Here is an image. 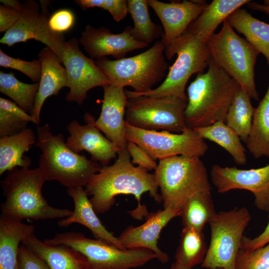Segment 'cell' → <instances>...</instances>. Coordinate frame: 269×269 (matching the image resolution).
Segmentation results:
<instances>
[{
    "mask_svg": "<svg viewBox=\"0 0 269 269\" xmlns=\"http://www.w3.org/2000/svg\"><path fill=\"white\" fill-rule=\"evenodd\" d=\"M118 158L111 165L102 166L85 186V190L97 214L110 210L119 195H132L137 202V206L130 212L131 215L138 220L148 215L146 207L141 205V197L145 192L158 203L162 202L159 187L154 173L132 163L131 156L126 148L118 152Z\"/></svg>",
    "mask_w": 269,
    "mask_h": 269,
    "instance_id": "obj_1",
    "label": "cell"
},
{
    "mask_svg": "<svg viewBox=\"0 0 269 269\" xmlns=\"http://www.w3.org/2000/svg\"><path fill=\"white\" fill-rule=\"evenodd\" d=\"M206 72L198 73L187 88L186 127L194 129L225 122L239 85L210 58Z\"/></svg>",
    "mask_w": 269,
    "mask_h": 269,
    "instance_id": "obj_2",
    "label": "cell"
},
{
    "mask_svg": "<svg viewBox=\"0 0 269 269\" xmlns=\"http://www.w3.org/2000/svg\"><path fill=\"white\" fill-rule=\"evenodd\" d=\"M46 178L39 168H14L7 171L0 181L4 201L2 215L22 221L62 219L73 211L50 205L44 198L42 188Z\"/></svg>",
    "mask_w": 269,
    "mask_h": 269,
    "instance_id": "obj_3",
    "label": "cell"
},
{
    "mask_svg": "<svg viewBox=\"0 0 269 269\" xmlns=\"http://www.w3.org/2000/svg\"><path fill=\"white\" fill-rule=\"evenodd\" d=\"M35 146L42 152L38 167L47 181H57L67 188L85 186L102 167L100 163L73 151L63 134H53L47 124L37 126Z\"/></svg>",
    "mask_w": 269,
    "mask_h": 269,
    "instance_id": "obj_4",
    "label": "cell"
},
{
    "mask_svg": "<svg viewBox=\"0 0 269 269\" xmlns=\"http://www.w3.org/2000/svg\"><path fill=\"white\" fill-rule=\"evenodd\" d=\"M154 174L164 208L181 210L195 194L212 191L207 169L198 157L176 155L160 160Z\"/></svg>",
    "mask_w": 269,
    "mask_h": 269,
    "instance_id": "obj_5",
    "label": "cell"
},
{
    "mask_svg": "<svg viewBox=\"0 0 269 269\" xmlns=\"http://www.w3.org/2000/svg\"><path fill=\"white\" fill-rule=\"evenodd\" d=\"M210 58L249 94L258 101L255 67L259 52L239 36L226 20L217 33L207 41Z\"/></svg>",
    "mask_w": 269,
    "mask_h": 269,
    "instance_id": "obj_6",
    "label": "cell"
},
{
    "mask_svg": "<svg viewBox=\"0 0 269 269\" xmlns=\"http://www.w3.org/2000/svg\"><path fill=\"white\" fill-rule=\"evenodd\" d=\"M166 58L177 57L163 82L157 88L143 93L125 90L127 98L137 96L163 97L174 96L187 99L186 84L194 74L204 72L210 59L206 42L186 32L175 42L165 49Z\"/></svg>",
    "mask_w": 269,
    "mask_h": 269,
    "instance_id": "obj_7",
    "label": "cell"
},
{
    "mask_svg": "<svg viewBox=\"0 0 269 269\" xmlns=\"http://www.w3.org/2000/svg\"><path fill=\"white\" fill-rule=\"evenodd\" d=\"M165 46L157 41L147 50L136 55L118 60L106 57L95 60L111 83L134 91L143 93L166 77L168 65L164 56Z\"/></svg>",
    "mask_w": 269,
    "mask_h": 269,
    "instance_id": "obj_8",
    "label": "cell"
},
{
    "mask_svg": "<svg viewBox=\"0 0 269 269\" xmlns=\"http://www.w3.org/2000/svg\"><path fill=\"white\" fill-rule=\"evenodd\" d=\"M44 242L65 245L78 251L86 258L89 269H132L157 259L154 253L146 249L123 250L106 241L73 231L58 233Z\"/></svg>",
    "mask_w": 269,
    "mask_h": 269,
    "instance_id": "obj_9",
    "label": "cell"
},
{
    "mask_svg": "<svg viewBox=\"0 0 269 269\" xmlns=\"http://www.w3.org/2000/svg\"><path fill=\"white\" fill-rule=\"evenodd\" d=\"M251 220V214L245 207L217 213L208 223L210 241L201 267L235 269L244 232Z\"/></svg>",
    "mask_w": 269,
    "mask_h": 269,
    "instance_id": "obj_10",
    "label": "cell"
},
{
    "mask_svg": "<svg viewBox=\"0 0 269 269\" xmlns=\"http://www.w3.org/2000/svg\"><path fill=\"white\" fill-rule=\"evenodd\" d=\"M187 104V99L174 96L128 98L126 122L146 130L181 133L187 128L184 117Z\"/></svg>",
    "mask_w": 269,
    "mask_h": 269,
    "instance_id": "obj_11",
    "label": "cell"
},
{
    "mask_svg": "<svg viewBox=\"0 0 269 269\" xmlns=\"http://www.w3.org/2000/svg\"><path fill=\"white\" fill-rule=\"evenodd\" d=\"M125 134L127 141L138 145L155 160L176 155L200 157L208 149L204 139L188 128L181 133H174L139 129L126 122Z\"/></svg>",
    "mask_w": 269,
    "mask_h": 269,
    "instance_id": "obj_12",
    "label": "cell"
},
{
    "mask_svg": "<svg viewBox=\"0 0 269 269\" xmlns=\"http://www.w3.org/2000/svg\"><path fill=\"white\" fill-rule=\"evenodd\" d=\"M40 5L29 0L22 3L21 14L16 23L0 40V43L11 46L29 39L39 41L52 50L61 60L65 42L62 33L53 31L49 26V12L46 1Z\"/></svg>",
    "mask_w": 269,
    "mask_h": 269,
    "instance_id": "obj_13",
    "label": "cell"
},
{
    "mask_svg": "<svg viewBox=\"0 0 269 269\" xmlns=\"http://www.w3.org/2000/svg\"><path fill=\"white\" fill-rule=\"evenodd\" d=\"M75 37L65 41L61 62L65 68L69 92L66 99L82 105L92 88L111 84L104 72L92 58L86 56Z\"/></svg>",
    "mask_w": 269,
    "mask_h": 269,
    "instance_id": "obj_14",
    "label": "cell"
},
{
    "mask_svg": "<svg viewBox=\"0 0 269 269\" xmlns=\"http://www.w3.org/2000/svg\"><path fill=\"white\" fill-rule=\"evenodd\" d=\"M210 177L218 193L234 189L249 191L254 196L256 207L261 211H269V164L249 169L215 164Z\"/></svg>",
    "mask_w": 269,
    "mask_h": 269,
    "instance_id": "obj_15",
    "label": "cell"
},
{
    "mask_svg": "<svg viewBox=\"0 0 269 269\" xmlns=\"http://www.w3.org/2000/svg\"><path fill=\"white\" fill-rule=\"evenodd\" d=\"M132 26L126 27L120 33H113L104 26H86L79 39V43L92 59H99L111 55L115 60L125 58L131 51L143 48L148 44L135 40Z\"/></svg>",
    "mask_w": 269,
    "mask_h": 269,
    "instance_id": "obj_16",
    "label": "cell"
},
{
    "mask_svg": "<svg viewBox=\"0 0 269 269\" xmlns=\"http://www.w3.org/2000/svg\"><path fill=\"white\" fill-rule=\"evenodd\" d=\"M162 24L161 41L165 49L178 40L208 4L205 0H183L164 2L147 0Z\"/></svg>",
    "mask_w": 269,
    "mask_h": 269,
    "instance_id": "obj_17",
    "label": "cell"
},
{
    "mask_svg": "<svg viewBox=\"0 0 269 269\" xmlns=\"http://www.w3.org/2000/svg\"><path fill=\"white\" fill-rule=\"evenodd\" d=\"M84 120L86 123L84 125L76 120L68 124L69 136L66 143L76 153L86 151L91 154V159L102 166H106L121 149L101 134L95 125L96 120L93 116L86 113Z\"/></svg>",
    "mask_w": 269,
    "mask_h": 269,
    "instance_id": "obj_18",
    "label": "cell"
},
{
    "mask_svg": "<svg viewBox=\"0 0 269 269\" xmlns=\"http://www.w3.org/2000/svg\"><path fill=\"white\" fill-rule=\"evenodd\" d=\"M180 210L170 208L159 210L146 216V221L137 226H129L118 237L126 249L143 248L155 254L162 264L169 260L167 254L158 247V240L162 229L174 218L180 216Z\"/></svg>",
    "mask_w": 269,
    "mask_h": 269,
    "instance_id": "obj_19",
    "label": "cell"
},
{
    "mask_svg": "<svg viewBox=\"0 0 269 269\" xmlns=\"http://www.w3.org/2000/svg\"><path fill=\"white\" fill-rule=\"evenodd\" d=\"M104 99L96 127L120 149L126 147L125 114L128 98L125 89L112 84L102 87Z\"/></svg>",
    "mask_w": 269,
    "mask_h": 269,
    "instance_id": "obj_20",
    "label": "cell"
},
{
    "mask_svg": "<svg viewBox=\"0 0 269 269\" xmlns=\"http://www.w3.org/2000/svg\"><path fill=\"white\" fill-rule=\"evenodd\" d=\"M38 56L41 62V73L39 89L31 114L34 124L37 125L41 122V111L46 99L57 95L63 87H68L66 71L61 65L58 56L47 47L42 48Z\"/></svg>",
    "mask_w": 269,
    "mask_h": 269,
    "instance_id": "obj_21",
    "label": "cell"
},
{
    "mask_svg": "<svg viewBox=\"0 0 269 269\" xmlns=\"http://www.w3.org/2000/svg\"><path fill=\"white\" fill-rule=\"evenodd\" d=\"M67 193L73 200L74 209L71 215L58 221L60 227H67L74 223L80 224L88 228L95 239L106 241L121 249L127 250L123 246L119 238L115 237L103 225L83 187L67 188Z\"/></svg>",
    "mask_w": 269,
    "mask_h": 269,
    "instance_id": "obj_22",
    "label": "cell"
},
{
    "mask_svg": "<svg viewBox=\"0 0 269 269\" xmlns=\"http://www.w3.org/2000/svg\"><path fill=\"white\" fill-rule=\"evenodd\" d=\"M21 244L41 258L50 269H89L86 258L68 246L47 244L34 233Z\"/></svg>",
    "mask_w": 269,
    "mask_h": 269,
    "instance_id": "obj_23",
    "label": "cell"
},
{
    "mask_svg": "<svg viewBox=\"0 0 269 269\" xmlns=\"http://www.w3.org/2000/svg\"><path fill=\"white\" fill-rule=\"evenodd\" d=\"M34 230L33 225L0 215V269H19V244Z\"/></svg>",
    "mask_w": 269,
    "mask_h": 269,
    "instance_id": "obj_24",
    "label": "cell"
},
{
    "mask_svg": "<svg viewBox=\"0 0 269 269\" xmlns=\"http://www.w3.org/2000/svg\"><path fill=\"white\" fill-rule=\"evenodd\" d=\"M249 0H213L189 26L186 32L207 42L219 25Z\"/></svg>",
    "mask_w": 269,
    "mask_h": 269,
    "instance_id": "obj_25",
    "label": "cell"
},
{
    "mask_svg": "<svg viewBox=\"0 0 269 269\" xmlns=\"http://www.w3.org/2000/svg\"><path fill=\"white\" fill-rule=\"evenodd\" d=\"M36 138L30 128L0 137V175L16 167L29 168L31 161L23 154L36 143Z\"/></svg>",
    "mask_w": 269,
    "mask_h": 269,
    "instance_id": "obj_26",
    "label": "cell"
},
{
    "mask_svg": "<svg viewBox=\"0 0 269 269\" xmlns=\"http://www.w3.org/2000/svg\"><path fill=\"white\" fill-rule=\"evenodd\" d=\"M226 20L264 55L269 66V24L258 19L245 9L240 8L233 12Z\"/></svg>",
    "mask_w": 269,
    "mask_h": 269,
    "instance_id": "obj_27",
    "label": "cell"
},
{
    "mask_svg": "<svg viewBox=\"0 0 269 269\" xmlns=\"http://www.w3.org/2000/svg\"><path fill=\"white\" fill-rule=\"evenodd\" d=\"M207 249L203 232L183 228L170 269H192L202 263Z\"/></svg>",
    "mask_w": 269,
    "mask_h": 269,
    "instance_id": "obj_28",
    "label": "cell"
},
{
    "mask_svg": "<svg viewBox=\"0 0 269 269\" xmlns=\"http://www.w3.org/2000/svg\"><path fill=\"white\" fill-rule=\"evenodd\" d=\"M246 143L255 158L269 157V85L255 108L251 132Z\"/></svg>",
    "mask_w": 269,
    "mask_h": 269,
    "instance_id": "obj_29",
    "label": "cell"
},
{
    "mask_svg": "<svg viewBox=\"0 0 269 269\" xmlns=\"http://www.w3.org/2000/svg\"><path fill=\"white\" fill-rule=\"evenodd\" d=\"M194 130L203 138L213 141L226 150L238 165L247 162L246 149L239 135L224 121Z\"/></svg>",
    "mask_w": 269,
    "mask_h": 269,
    "instance_id": "obj_30",
    "label": "cell"
},
{
    "mask_svg": "<svg viewBox=\"0 0 269 269\" xmlns=\"http://www.w3.org/2000/svg\"><path fill=\"white\" fill-rule=\"evenodd\" d=\"M183 228H190L203 232L205 225L217 212L211 191L198 192L190 197L180 210Z\"/></svg>",
    "mask_w": 269,
    "mask_h": 269,
    "instance_id": "obj_31",
    "label": "cell"
},
{
    "mask_svg": "<svg viewBox=\"0 0 269 269\" xmlns=\"http://www.w3.org/2000/svg\"><path fill=\"white\" fill-rule=\"evenodd\" d=\"M248 92L238 85L225 119L226 124L246 142L251 132L255 108Z\"/></svg>",
    "mask_w": 269,
    "mask_h": 269,
    "instance_id": "obj_32",
    "label": "cell"
},
{
    "mask_svg": "<svg viewBox=\"0 0 269 269\" xmlns=\"http://www.w3.org/2000/svg\"><path fill=\"white\" fill-rule=\"evenodd\" d=\"M148 6L147 0H128V11L134 21L132 35L135 40L149 45L162 37L163 32L151 20Z\"/></svg>",
    "mask_w": 269,
    "mask_h": 269,
    "instance_id": "obj_33",
    "label": "cell"
},
{
    "mask_svg": "<svg viewBox=\"0 0 269 269\" xmlns=\"http://www.w3.org/2000/svg\"><path fill=\"white\" fill-rule=\"evenodd\" d=\"M39 83L26 84L16 78L12 73L0 72V92L11 98L20 108L31 114Z\"/></svg>",
    "mask_w": 269,
    "mask_h": 269,
    "instance_id": "obj_34",
    "label": "cell"
},
{
    "mask_svg": "<svg viewBox=\"0 0 269 269\" xmlns=\"http://www.w3.org/2000/svg\"><path fill=\"white\" fill-rule=\"evenodd\" d=\"M235 269H269V243L253 250L240 249Z\"/></svg>",
    "mask_w": 269,
    "mask_h": 269,
    "instance_id": "obj_35",
    "label": "cell"
},
{
    "mask_svg": "<svg viewBox=\"0 0 269 269\" xmlns=\"http://www.w3.org/2000/svg\"><path fill=\"white\" fill-rule=\"evenodd\" d=\"M0 66L19 71L34 83L39 82L41 73V62L38 59L31 61L23 60L8 56L0 50Z\"/></svg>",
    "mask_w": 269,
    "mask_h": 269,
    "instance_id": "obj_36",
    "label": "cell"
},
{
    "mask_svg": "<svg viewBox=\"0 0 269 269\" xmlns=\"http://www.w3.org/2000/svg\"><path fill=\"white\" fill-rule=\"evenodd\" d=\"M75 1L84 9L97 7L107 10L117 22L124 19L128 13L127 0H77Z\"/></svg>",
    "mask_w": 269,
    "mask_h": 269,
    "instance_id": "obj_37",
    "label": "cell"
},
{
    "mask_svg": "<svg viewBox=\"0 0 269 269\" xmlns=\"http://www.w3.org/2000/svg\"><path fill=\"white\" fill-rule=\"evenodd\" d=\"M28 122L0 109V137L17 134L27 128Z\"/></svg>",
    "mask_w": 269,
    "mask_h": 269,
    "instance_id": "obj_38",
    "label": "cell"
},
{
    "mask_svg": "<svg viewBox=\"0 0 269 269\" xmlns=\"http://www.w3.org/2000/svg\"><path fill=\"white\" fill-rule=\"evenodd\" d=\"M126 148L131 157L132 158V163L133 164H137L138 166L148 171L155 170L156 169L158 163L138 145L133 142L128 141Z\"/></svg>",
    "mask_w": 269,
    "mask_h": 269,
    "instance_id": "obj_39",
    "label": "cell"
},
{
    "mask_svg": "<svg viewBox=\"0 0 269 269\" xmlns=\"http://www.w3.org/2000/svg\"><path fill=\"white\" fill-rule=\"evenodd\" d=\"M18 264L19 269H50L41 258L22 244L19 248Z\"/></svg>",
    "mask_w": 269,
    "mask_h": 269,
    "instance_id": "obj_40",
    "label": "cell"
},
{
    "mask_svg": "<svg viewBox=\"0 0 269 269\" xmlns=\"http://www.w3.org/2000/svg\"><path fill=\"white\" fill-rule=\"evenodd\" d=\"M74 16L73 12L68 9H63L57 10L50 16L49 26L54 32L62 33L69 30L73 25Z\"/></svg>",
    "mask_w": 269,
    "mask_h": 269,
    "instance_id": "obj_41",
    "label": "cell"
},
{
    "mask_svg": "<svg viewBox=\"0 0 269 269\" xmlns=\"http://www.w3.org/2000/svg\"><path fill=\"white\" fill-rule=\"evenodd\" d=\"M21 12L4 5H0V32L7 31L18 20Z\"/></svg>",
    "mask_w": 269,
    "mask_h": 269,
    "instance_id": "obj_42",
    "label": "cell"
},
{
    "mask_svg": "<svg viewBox=\"0 0 269 269\" xmlns=\"http://www.w3.org/2000/svg\"><path fill=\"white\" fill-rule=\"evenodd\" d=\"M269 243V221L264 231L258 236L250 238L244 236L241 249L253 250L262 247Z\"/></svg>",
    "mask_w": 269,
    "mask_h": 269,
    "instance_id": "obj_43",
    "label": "cell"
},
{
    "mask_svg": "<svg viewBox=\"0 0 269 269\" xmlns=\"http://www.w3.org/2000/svg\"><path fill=\"white\" fill-rule=\"evenodd\" d=\"M0 109L16 115L22 119L34 123L33 119L27 113L20 108L15 103L3 98H0Z\"/></svg>",
    "mask_w": 269,
    "mask_h": 269,
    "instance_id": "obj_44",
    "label": "cell"
},
{
    "mask_svg": "<svg viewBox=\"0 0 269 269\" xmlns=\"http://www.w3.org/2000/svg\"><path fill=\"white\" fill-rule=\"evenodd\" d=\"M250 8L256 11H259L269 14V6L250 1L247 3Z\"/></svg>",
    "mask_w": 269,
    "mask_h": 269,
    "instance_id": "obj_45",
    "label": "cell"
},
{
    "mask_svg": "<svg viewBox=\"0 0 269 269\" xmlns=\"http://www.w3.org/2000/svg\"><path fill=\"white\" fill-rule=\"evenodd\" d=\"M3 5L14 9L20 12L22 10V3L16 0H0Z\"/></svg>",
    "mask_w": 269,
    "mask_h": 269,
    "instance_id": "obj_46",
    "label": "cell"
},
{
    "mask_svg": "<svg viewBox=\"0 0 269 269\" xmlns=\"http://www.w3.org/2000/svg\"></svg>",
    "mask_w": 269,
    "mask_h": 269,
    "instance_id": "obj_47",
    "label": "cell"
}]
</instances>
